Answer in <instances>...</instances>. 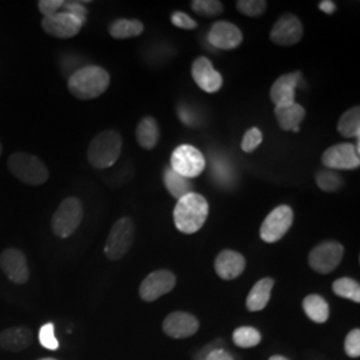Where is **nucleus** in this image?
I'll use <instances>...</instances> for the list:
<instances>
[{"label":"nucleus","instance_id":"44","mask_svg":"<svg viewBox=\"0 0 360 360\" xmlns=\"http://www.w3.org/2000/svg\"><path fill=\"white\" fill-rule=\"evenodd\" d=\"M1 151H3V148H1V144H0V155H1Z\"/></svg>","mask_w":360,"mask_h":360},{"label":"nucleus","instance_id":"1","mask_svg":"<svg viewBox=\"0 0 360 360\" xmlns=\"http://www.w3.org/2000/svg\"><path fill=\"white\" fill-rule=\"evenodd\" d=\"M111 77L99 65H86L77 70L68 79V91L80 101H91L103 95L110 87Z\"/></svg>","mask_w":360,"mask_h":360},{"label":"nucleus","instance_id":"12","mask_svg":"<svg viewBox=\"0 0 360 360\" xmlns=\"http://www.w3.org/2000/svg\"><path fill=\"white\" fill-rule=\"evenodd\" d=\"M322 163L331 169H356L360 166V154L354 144L339 143L323 153Z\"/></svg>","mask_w":360,"mask_h":360},{"label":"nucleus","instance_id":"5","mask_svg":"<svg viewBox=\"0 0 360 360\" xmlns=\"http://www.w3.org/2000/svg\"><path fill=\"white\" fill-rule=\"evenodd\" d=\"M83 215L84 210L82 202L75 196L65 198L52 215V231L60 239L70 238L80 226Z\"/></svg>","mask_w":360,"mask_h":360},{"label":"nucleus","instance_id":"26","mask_svg":"<svg viewBox=\"0 0 360 360\" xmlns=\"http://www.w3.org/2000/svg\"><path fill=\"white\" fill-rule=\"evenodd\" d=\"M163 180H165V184H166L168 193H171L174 198H176L178 200H179L180 198H183L184 195L193 193L191 181L186 179V178H183L179 174H176L171 167H167L165 169Z\"/></svg>","mask_w":360,"mask_h":360},{"label":"nucleus","instance_id":"21","mask_svg":"<svg viewBox=\"0 0 360 360\" xmlns=\"http://www.w3.org/2000/svg\"><path fill=\"white\" fill-rule=\"evenodd\" d=\"M275 116L281 129L297 132L302 122L306 117V110L297 103L275 107Z\"/></svg>","mask_w":360,"mask_h":360},{"label":"nucleus","instance_id":"39","mask_svg":"<svg viewBox=\"0 0 360 360\" xmlns=\"http://www.w3.org/2000/svg\"><path fill=\"white\" fill-rule=\"evenodd\" d=\"M171 23L180 30H195L198 27V23L190 15L180 13V11H176L171 15Z\"/></svg>","mask_w":360,"mask_h":360},{"label":"nucleus","instance_id":"30","mask_svg":"<svg viewBox=\"0 0 360 360\" xmlns=\"http://www.w3.org/2000/svg\"><path fill=\"white\" fill-rule=\"evenodd\" d=\"M193 13L203 18H214L223 13V3L219 0H193L191 1Z\"/></svg>","mask_w":360,"mask_h":360},{"label":"nucleus","instance_id":"24","mask_svg":"<svg viewBox=\"0 0 360 360\" xmlns=\"http://www.w3.org/2000/svg\"><path fill=\"white\" fill-rule=\"evenodd\" d=\"M303 309L309 321L315 323H326L330 318V307L326 299L316 294L306 296L303 300Z\"/></svg>","mask_w":360,"mask_h":360},{"label":"nucleus","instance_id":"6","mask_svg":"<svg viewBox=\"0 0 360 360\" xmlns=\"http://www.w3.org/2000/svg\"><path fill=\"white\" fill-rule=\"evenodd\" d=\"M135 239V224L131 218L117 219L107 236L104 255L108 260H120L127 255Z\"/></svg>","mask_w":360,"mask_h":360},{"label":"nucleus","instance_id":"35","mask_svg":"<svg viewBox=\"0 0 360 360\" xmlns=\"http://www.w3.org/2000/svg\"><path fill=\"white\" fill-rule=\"evenodd\" d=\"M262 141H263V134L260 129L257 127L247 129L245 136H243V141H242V150L245 151V154L254 153L262 144Z\"/></svg>","mask_w":360,"mask_h":360},{"label":"nucleus","instance_id":"14","mask_svg":"<svg viewBox=\"0 0 360 360\" xmlns=\"http://www.w3.org/2000/svg\"><path fill=\"white\" fill-rule=\"evenodd\" d=\"M82 27L83 23L80 20L67 13H55L52 16L43 18L41 20L43 31L58 39L74 38L80 32Z\"/></svg>","mask_w":360,"mask_h":360},{"label":"nucleus","instance_id":"41","mask_svg":"<svg viewBox=\"0 0 360 360\" xmlns=\"http://www.w3.org/2000/svg\"><path fill=\"white\" fill-rule=\"evenodd\" d=\"M319 10L327 15H333L336 11V4L331 0H323L319 3Z\"/></svg>","mask_w":360,"mask_h":360},{"label":"nucleus","instance_id":"34","mask_svg":"<svg viewBox=\"0 0 360 360\" xmlns=\"http://www.w3.org/2000/svg\"><path fill=\"white\" fill-rule=\"evenodd\" d=\"M39 342L40 345L50 351H56L59 349V342L55 336V326L53 323H46L41 326L39 331Z\"/></svg>","mask_w":360,"mask_h":360},{"label":"nucleus","instance_id":"4","mask_svg":"<svg viewBox=\"0 0 360 360\" xmlns=\"http://www.w3.org/2000/svg\"><path fill=\"white\" fill-rule=\"evenodd\" d=\"M7 167L16 179L28 186H41L50 178L49 168L37 155L13 153L7 160Z\"/></svg>","mask_w":360,"mask_h":360},{"label":"nucleus","instance_id":"32","mask_svg":"<svg viewBox=\"0 0 360 360\" xmlns=\"http://www.w3.org/2000/svg\"><path fill=\"white\" fill-rule=\"evenodd\" d=\"M219 345H223V342L215 340L210 343L207 347L196 354L195 360H233L231 354L227 349L219 347Z\"/></svg>","mask_w":360,"mask_h":360},{"label":"nucleus","instance_id":"8","mask_svg":"<svg viewBox=\"0 0 360 360\" xmlns=\"http://www.w3.org/2000/svg\"><path fill=\"white\" fill-rule=\"evenodd\" d=\"M294 223V211L290 206L275 207L260 227V238L266 243H276L288 232Z\"/></svg>","mask_w":360,"mask_h":360},{"label":"nucleus","instance_id":"2","mask_svg":"<svg viewBox=\"0 0 360 360\" xmlns=\"http://www.w3.org/2000/svg\"><path fill=\"white\" fill-rule=\"evenodd\" d=\"M174 223L181 233L199 231L208 217V202L200 193H187L180 198L174 208Z\"/></svg>","mask_w":360,"mask_h":360},{"label":"nucleus","instance_id":"40","mask_svg":"<svg viewBox=\"0 0 360 360\" xmlns=\"http://www.w3.org/2000/svg\"><path fill=\"white\" fill-rule=\"evenodd\" d=\"M65 1L63 0H40L38 1L39 11L44 18L52 16L55 13H59V10L63 7Z\"/></svg>","mask_w":360,"mask_h":360},{"label":"nucleus","instance_id":"42","mask_svg":"<svg viewBox=\"0 0 360 360\" xmlns=\"http://www.w3.org/2000/svg\"><path fill=\"white\" fill-rule=\"evenodd\" d=\"M269 360H290L287 359L285 356H282V355H274V356H271Z\"/></svg>","mask_w":360,"mask_h":360},{"label":"nucleus","instance_id":"13","mask_svg":"<svg viewBox=\"0 0 360 360\" xmlns=\"http://www.w3.org/2000/svg\"><path fill=\"white\" fill-rule=\"evenodd\" d=\"M303 38V26L299 18L294 13H284L274 25L270 39L278 46L290 47L299 43Z\"/></svg>","mask_w":360,"mask_h":360},{"label":"nucleus","instance_id":"25","mask_svg":"<svg viewBox=\"0 0 360 360\" xmlns=\"http://www.w3.org/2000/svg\"><path fill=\"white\" fill-rule=\"evenodd\" d=\"M144 31L141 20L136 19H117L108 28L110 35L114 39L136 38Z\"/></svg>","mask_w":360,"mask_h":360},{"label":"nucleus","instance_id":"16","mask_svg":"<svg viewBox=\"0 0 360 360\" xmlns=\"http://www.w3.org/2000/svg\"><path fill=\"white\" fill-rule=\"evenodd\" d=\"M163 331L169 338L174 339H186L198 333L199 321L190 312L175 311L168 314L163 321Z\"/></svg>","mask_w":360,"mask_h":360},{"label":"nucleus","instance_id":"20","mask_svg":"<svg viewBox=\"0 0 360 360\" xmlns=\"http://www.w3.org/2000/svg\"><path fill=\"white\" fill-rule=\"evenodd\" d=\"M214 267L221 279L232 281L243 274L245 259L240 252L232 250H223L215 259Z\"/></svg>","mask_w":360,"mask_h":360},{"label":"nucleus","instance_id":"22","mask_svg":"<svg viewBox=\"0 0 360 360\" xmlns=\"http://www.w3.org/2000/svg\"><path fill=\"white\" fill-rule=\"evenodd\" d=\"M274 284L275 282L271 278L260 279L259 282L254 284V287L251 288L250 294L245 299L247 309L251 312H257V311L266 309V306L270 302L271 291H272Z\"/></svg>","mask_w":360,"mask_h":360},{"label":"nucleus","instance_id":"18","mask_svg":"<svg viewBox=\"0 0 360 360\" xmlns=\"http://www.w3.org/2000/svg\"><path fill=\"white\" fill-rule=\"evenodd\" d=\"M302 77H303L302 72L295 71V72L284 74L274 82L271 87L270 98L275 104V107L295 103V90L296 87L300 84Z\"/></svg>","mask_w":360,"mask_h":360},{"label":"nucleus","instance_id":"17","mask_svg":"<svg viewBox=\"0 0 360 360\" xmlns=\"http://www.w3.org/2000/svg\"><path fill=\"white\" fill-rule=\"evenodd\" d=\"M191 74L195 83L208 94L218 92L223 86V77L206 56H199L193 60Z\"/></svg>","mask_w":360,"mask_h":360},{"label":"nucleus","instance_id":"15","mask_svg":"<svg viewBox=\"0 0 360 360\" xmlns=\"http://www.w3.org/2000/svg\"><path fill=\"white\" fill-rule=\"evenodd\" d=\"M208 41L211 46L219 50H235L243 41V34L239 27L232 25L230 22L220 20L214 23L208 31Z\"/></svg>","mask_w":360,"mask_h":360},{"label":"nucleus","instance_id":"29","mask_svg":"<svg viewBox=\"0 0 360 360\" xmlns=\"http://www.w3.org/2000/svg\"><path fill=\"white\" fill-rule=\"evenodd\" d=\"M333 291L335 295L349 299L355 303L360 302V285L356 281L351 278H340L333 283Z\"/></svg>","mask_w":360,"mask_h":360},{"label":"nucleus","instance_id":"28","mask_svg":"<svg viewBox=\"0 0 360 360\" xmlns=\"http://www.w3.org/2000/svg\"><path fill=\"white\" fill-rule=\"evenodd\" d=\"M232 340H233L235 346H238V347H257V345L262 342V335L257 328L250 327V326H243L233 331Z\"/></svg>","mask_w":360,"mask_h":360},{"label":"nucleus","instance_id":"27","mask_svg":"<svg viewBox=\"0 0 360 360\" xmlns=\"http://www.w3.org/2000/svg\"><path fill=\"white\" fill-rule=\"evenodd\" d=\"M338 131L345 138H360V108L352 107L340 116Z\"/></svg>","mask_w":360,"mask_h":360},{"label":"nucleus","instance_id":"7","mask_svg":"<svg viewBox=\"0 0 360 360\" xmlns=\"http://www.w3.org/2000/svg\"><path fill=\"white\" fill-rule=\"evenodd\" d=\"M176 174L186 179L199 176L206 168L203 154L191 144H180L171 155V166Z\"/></svg>","mask_w":360,"mask_h":360},{"label":"nucleus","instance_id":"36","mask_svg":"<svg viewBox=\"0 0 360 360\" xmlns=\"http://www.w3.org/2000/svg\"><path fill=\"white\" fill-rule=\"evenodd\" d=\"M221 166H223V167H219L217 160H215V159H214V156H212V166H211V169H212V176L215 178V180L218 181L219 184L227 186V184L233 179L232 168L230 167V165H229L224 159H223V162H221Z\"/></svg>","mask_w":360,"mask_h":360},{"label":"nucleus","instance_id":"3","mask_svg":"<svg viewBox=\"0 0 360 360\" xmlns=\"http://www.w3.org/2000/svg\"><path fill=\"white\" fill-rule=\"evenodd\" d=\"M123 141L117 131L105 129L91 141L87 159L92 167L105 169L112 167L120 158Z\"/></svg>","mask_w":360,"mask_h":360},{"label":"nucleus","instance_id":"9","mask_svg":"<svg viewBox=\"0 0 360 360\" xmlns=\"http://www.w3.org/2000/svg\"><path fill=\"white\" fill-rule=\"evenodd\" d=\"M345 255V247L336 240H327L314 247L309 255V267L318 274L327 275L336 270Z\"/></svg>","mask_w":360,"mask_h":360},{"label":"nucleus","instance_id":"10","mask_svg":"<svg viewBox=\"0 0 360 360\" xmlns=\"http://www.w3.org/2000/svg\"><path fill=\"white\" fill-rule=\"evenodd\" d=\"M176 285V276L168 270H158L146 276L141 287L139 295L144 302H155L160 296L171 292Z\"/></svg>","mask_w":360,"mask_h":360},{"label":"nucleus","instance_id":"37","mask_svg":"<svg viewBox=\"0 0 360 360\" xmlns=\"http://www.w3.org/2000/svg\"><path fill=\"white\" fill-rule=\"evenodd\" d=\"M345 351L349 358H359L360 356V330L355 328L349 331L345 340Z\"/></svg>","mask_w":360,"mask_h":360},{"label":"nucleus","instance_id":"11","mask_svg":"<svg viewBox=\"0 0 360 360\" xmlns=\"http://www.w3.org/2000/svg\"><path fill=\"white\" fill-rule=\"evenodd\" d=\"M0 269L13 283L26 284L30 281V267L26 255L18 248L10 247L0 254Z\"/></svg>","mask_w":360,"mask_h":360},{"label":"nucleus","instance_id":"33","mask_svg":"<svg viewBox=\"0 0 360 360\" xmlns=\"http://www.w3.org/2000/svg\"><path fill=\"white\" fill-rule=\"evenodd\" d=\"M236 8L239 13L250 18H259L267 10V1L264 0H239L236 1Z\"/></svg>","mask_w":360,"mask_h":360},{"label":"nucleus","instance_id":"31","mask_svg":"<svg viewBox=\"0 0 360 360\" xmlns=\"http://www.w3.org/2000/svg\"><path fill=\"white\" fill-rule=\"evenodd\" d=\"M315 180L318 187L326 193H334L343 186V180L340 178V175H338L334 171H327V169L319 171L316 174Z\"/></svg>","mask_w":360,"mask_h":360},{"label":"nucleus","instance_id":"23","mask_svg":"<svg viewBox=\"0 0 360 360\" xmlns=\"http://www.w3.org/2000/svg\"><path fill=\"white\" fill-rule=\"evenodd\" d=\"M160 138L159 124L153 116H146L136 127V141L144 150H153Z\"/></svg>","mask_w":360,"mask_h":360},{"label":"nucleus","instance_id":"19","mask_svg":"<svg viewBox=\"0 0 360 360\" xmlns=\"http://www.w3.org/2000/svg\"><path fill=\"white\" fill-rule=\"evenodd\" d=\"M34 342V333L27 326L8 327L0 331V348L8 352H22Z\"/></svg>","mask_w":360,"mask_h":360},{"label":"nucleus","instance_id":"38","mask_svg":"<svg viewBox=\"0 0 360 360\" xmlns=\"http://www.w3.org/2000/svg\"><path fill=\"white\" fill-rule=\"evenodd\" d=\"M62 8H65L63 13H70V15L75 16L77 20H80L83 25L86 23L89 11H87V8L83 6L82 1H65V4H63Z\"/></svg>","mask_w":360,"mask_h":360},{"label":"nucleus","instance_id":"43","mask_svg":"<svg viewBox=\"0 0 360 360\" xmlns=\"http://www.w3.org/2000/svg\"><path fill=\"white\" fill-rule=\"evenodd\" d=\"M39 360H58V359H55V358H41V359H39Z\"/></svg>","mask_w":360,"mask_h":360}]
</instances>
